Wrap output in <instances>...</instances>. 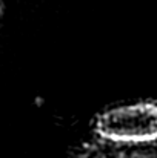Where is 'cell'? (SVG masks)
<instances>
[{
    "instance_id": "1",
    "label": "cell",
    "mask_w": 157,
    "mask_h": 158,
    "mask_svg": "<svg viewBox=\"0 0 157 158\" xmlns=\"http://www.w3.org/2000/svg\"><path fill=\"white\" fill-rule=\"evenodd\" d=\"M100 137L122 143L157 140V105L136 103L105 110L96 121Z\"/></svg>"
}]
</instances>
